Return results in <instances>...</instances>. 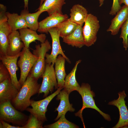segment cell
<instances>
[{"label":"cell","mask_w":128,"mask_h":128,"mask_svg":"<svg viewBox=\"0 0 128 128\" xmlns=\"http://www.w3.org/2000/svg\"><path fill=\"white\" fill-rule=\"evenodd\" d=\"M38 79L29 73L16 96L11 102L17 110L22 112L30 106L31 97L38 93L41 86L38 82Z\"/></svg>","instance_id":"1"},{"label":"cell","mask_w":128,"mask_h":128,"mask_svg":"<svg viewBox=\"0 0 128 128\" xmlns=\"http://www.w3.org/2000/svg\"><path fill=\"white\" fill-rule=\"evenodd\" d=\"M29 117L16 109L10 101L0 104V120L22 126L27 123Z\"/></svg>","instance_id":"2"},{"label":"cell","mask_w":128,"mask_h":128,"mask_svg":"<svg viewBox=\"0 0 128 128\" xmlns=\"http://www.w3.org/2000/svg\"><path fill=\"white\" fill-rule=\"evenodd\" d=\"M81 96L82 100V106L81 109L75 114L76 116L80 118L85 127L82 116L83 110L86 108L95 110L101 114L104 119L109 121L111 120L110 115L102 111L96 106L93 98L94 93L91 90L90 86L88 83H83L78 91Z\"/></svg>","instance_id":"3"},{"label":"cell","mask_w":128,"mask_h":128,"mask_svg":"<svg viewBox=\"0 0 128 128\" xmlns=\"http://www.w3.org/2000/svg\"><path fill=\"white\" fill-rule=\"evenodd\" d=\"M35 49L32 53L37 57V59L31 69L29 73L32 76L38 79L42 77L46 67L45 55L51 49V46L47 39L40 45H36Z\"/></svg>","instance_id":"4"},{"label":"cell","mask_w":128,"mask_h":128,"mask_svg":"<svg viewBox=\"0 0 128 128\" xmlns=\"http://www.w3.org/2000/svg\"><path fill=\"white\" fill-rule=\"evenodd\" d=\"M22 50L17 63L18 66L19 68L20 71L18 81L22 86L37 59V57L31 52L29 48L24 47Z\"/></svg>","instance_id":"5"},{"label":"cell","mask_w":128,"mask_h":128,"mask_svg":"<svg viewBox=\"0 0 128 128\" xmlns=\"http://www.w3.org/2000/svg\"><path fill=\"white\" fill-rule=\"evenodd\" d=\"M63 88L62 87H59L54 92L43 100L37 101L31 100L30 106L32 108L28 107L26 110L43 123L47 121L46 113L47 110V108L48 105L52 99Z\"/></svg>","instance_id":"6"},{"label":"cell","mask_w":128,"mask_h":128,"mask_svg":"<svg viewBox=\"0 0 128 128\" xmlns=\"http://www.w3.org/2000/svg\"><path fill=\"white\" fill-rule=\"evenodd\" d=\"M84 23L82 32L85 45L89 47L94 44L96 41L97 35L100 27L99 21L96 17L89 14Z\"/></svg>","instance_id":"7"},{"label":"cell","mask_w":128,"mask_h":128,"mask_svg":"<svg viewBox=\"0 0 128 128\" xmlns=\"http://www.w3.org/2000/svg\"><path fill=\"white\" fill-rule=\"evenodd\" d=\"M54 64H46L45 71L42 75L43 80L38 93H43L44 97L52 93L55 88H58Z\"/></svg>","instance_id":"8"},{"label":"cell","mask_w":128,"mask_h":128,"mask_svg":"<svg viewBox=\"0 0 128 128\" xmlns=\"http://www.w3.org/2000/svg\"><path fill=\"white\" fill-rule=\"evenodd\" d=\"M52 40V50L50 54L46 53L45 55L46 64H55L58 55H61L69 63L71 61L64 53L61 48L59 40V32L56 27H53L49 31Z\"/></svg>","instance_id":"9"},{"label":"cell","mask_w":128,"mask_h":128,"mask_svg":"<svg viewBox=\"0 0 128 128\" xmlns=\"http://www.w3.org/2000/svg\"><path fill=\"white\" fill-rule=\"evenodd\" d=\"M118 94V99L110 102L108 104L116 107L119 113L118 122L112 128H128V110L125 100L126 95L124 90L119 92Z\"/></svg>","instance_id":"10"},{"label":"cell","mask_w":128,"mask_h":128,"mask_svg":"<svg viewBox=\"0 0 128 128\" xmlns=\"http://www.w3.org/2000/svg\"><path fill=\"white\" fill-rule=\"evenodd\" d=\"M21 53V51L18 54L12 56L0 55V60L8 71L12 84L19 91L22 86L18 80L16 73L18 70L17 60Z\"/></svg>","instance_id":"11"},{"label":"cell","mask_w":128,"mask_h":128,"mask_svg":"<svg viewBox=\"0 0 128 128\" xmlns=\"http://www.w3.org/2000/svg\"><path fill=\"white\" fill-rule=\"evenodd\" d=\"M68 18V15L66 14L55 13L39 22L37 31L40 33L48 34L50 29L57 27Z\"/></svg>","instance_id":"12"},{"label":"cell","mask_w":128,"mask_h":128,"mask_svg":"<svg viewBox=\"0 0 128 128\" xmlns=\"http://www.w3.org/2000/svg\"><path fill=\"white\" fill-rule=\"evenodd\" d=\"M19 91L12 84L11 78L0 83V104L7 101L11 102Z\"/></svg>","instance_id":"13"},{"label":"cell","mask_w":128,"mask_h":128,"mask_svg":"<svg viewBox=\"0 0 128 128\" xmlns=\"http://www.w3.org/2000/svg\"><path fill=\"white\" fill-rule=\"evenodd\" d=\"M128 17V6L124 5L116 14L111 21V23L107 32H110L113 35L118 34L120 28Z\"/></svg>","instance_id":"14"},{"label":"cell","mask_w":128,"mask_h":128,"mask_svg":"<svg viewBox=\"0 0 128 128\" xmlns=\"http://www.w3.org/2000/svg\"><path fill=\"white\" fill-rule=\"evenodd\" d=\"M36 31L28 28L19 30L21 39L25 48H29L30 44L36 40L40 41L41 43L44 42L46 40V36L45 34H38Z\"/></svg>","instance_id":"15"},{"label":"cell","mask_w":128,"mask_h":128,"mask_svg":"<svg viewBox=\"0 0 128 128\" xmlns=\"http://www.w3.org/2000/svg\"><path fill=\"white\" fill-rule=\"evenodd\" d=\"M25 47L21 39L19 32L13 31L9 37V45L7 55L10 56L15 55L20 53Z\"/></svg>","instance_id":"16"},{"label":"cell","mask_w":128,"mask_h":128,"mask_svg":"<svg viewBox=\"0 0 128 128\" xmlns=\"http://www.w3.org/2000/svg\"><path fill=\"white\" fill-rule=\"evenodd\" d=\"M69 94L67 91L64 89L60 91L57 95L56 99L60 100L59 106L56 109L58 112V114L55 120L58 119L63 114H66L68 111L73 112L75 110V109L72 107V105L70 104L69 100Z\"/></svg>","instance_id":"17"},{"label":"cell","mask_w":128,"mask_h":128,"mask_svg":"<svg viewBox=\"0 0 128 128\" xmlns=\"http://www.w3.org/2000/svg\"><path fill=\"white\" fill-rule=\"evenodd\" d=\"M82 26L78 25L74 31L63 38V41L69 45L81 48L85 45Z\"/></svg>","instance_id":"18"},{"label":"cell","mask_w":128,"mask_h":128,"mask_svg":"<svg viewBox=\"0 0 128 128\" xmlns=\"http://www.w3.org/2000/svg\"><path fill=\"white\" fill-rule=\"evenodd\" d=\"M12 31L7 21L0 23V55H7L9 37Z\"/></svg>","instance_id":"19"},{"label":"cell","mask_w":128,"mask_h":128,"mask_svg":"<svg viewBox=\"0 0 128 128\" xmlns=\"http://www.w3.org/2000/svg\"><path fill=\"white\" fill-rule=\"evenodd\" d=\"M65 0H45L37 9L42 12H47L49 16L56 13L63 14L62 10Z\"/></svg>","instance_id":"20"},{"label":"cell","mask_w":128,"mask_h":128,"mask_svg":"<svg viewBox=\"0 0 128 128\" xmlns=\"http://www.w3.org/2000/svg\"><path fill=\"white\" fill-rule=\"evenodd\" d=\"M69 20L78 25L82 26L88 14L87 9L79 4L73 5L70 10Z\"/></svg>","instance_id":"21"},{"label":"cell","mask_w":128,"mask_h":128,"mask_svg":"<svg viewBox=\"0 0 128 128\" xmlns=\"http://www.w3.org/2000/svg\"><path fill=\"white\" fill-rule=\"evenodd\" d=\"M81 61V60H79L76 62L71 71L65 78L63 88L69 94L74 91H78L80 87L76 81L75 75L78 66Z\"/></svg>","instance_id":"22"},{"label":"cell","mask_w":128,"mask_h":128,"mask_svg":"<svg viewBox=\"0 0 128 128\" xmlns=\"http://www.w3.org/2000/svg\"><path fill=\"white\" fill-rule=\"evenodd\" d=\"M65 59L61 55L58 56L55 64V71L58 88H63L66 76L65 67Z\"/></svg>","instance_id":"23"},{"label":"cell","mask_w":128,"mask_h":128,"mask_svg":"<svg viewBox=\"0 0 128 128\" xmlns=\"http://www.w3.org/2000/svg\"><path fill=\"white\" fill-rule=\"evenodd\" d=\"M42 13V11L38 10L36 12L31 13L29 12L28 9H24L21 11L20 15L25 19L27 28L36 31L39 27L38 19Z\"/></svg>","instance_id":"24"},{"label":"cell","mask_w":128,"mask_h":128,"mask_svg":"<svg viewBox=\"0 0 128 128\" xmlns=\"http://www.w3.org/2000/svg\"><path fill=\"white\" fill-rule=\"evenodd\" d=\"M7 22L13 31L27 28L24 18L17 13L7 12Z\"/></svg>","instance_id":"25"},{"label":"cell","mask_w":128,"mask_h":128,"mask_svg":"<svg viewBox=\"0 0 128 128\" xmlns=\"http://www.w3.org/2000/svg\"><path fill=\"white\" fill-rule=\"evenodd\" d=\"M78 25L70 21L69 18L61 23L56 27L59 32L60 37L63 38L73 32Z\"/></svg>","instance_id":"26"},{"label":"cell","mask_w":128,"mask_h":128,"mask_svg":"<svg viewBox=\"0 0 128 128\" xmlns=\"http://www.w3.org/2000/svg\"><path fill=\"white\" fill-rule=\"evenodd\" d=\"M65 114H62L56 122L43 127L46 128H78L79 127L68 121L65 118Z\"/></svg>","instance_id":"27"},{"label":"cell","mask_w":128,"mask_h":128,"mask_svg":"<svg viewBox=\"0 0 128 128\" xmlns=\"http://www.w3.org/2000/svg\"><path fill=\"white\" fill-rule=\"evenodd\" d=\"M43 123L31 114L27 123L22 127V128H44L43 127Z\"/></svg>","instance_id":"28"},{"label":"cell","mask_w":128,"mask_h":128,"mask_svg":"<svg viewBox=\"0 0 128 128\" xmlns=\"http://www.w3.org/2000/svg\"><path fill=\"white\" fill-rule=\"evenodd\" d=\"M121 28V31L120 38H122L123 47L126 50L128 48V17Z\"/></svg>","instance_id":"29"},{"label":"cell","mask_w":128,"mask_h":128,"mask_svg":"<svg viewBox=\"0 0 128 128\" xmlns=\"http://www.w3.org/2000/svg\"><path fill=\"white\" fill-rule=\"evenodd\" d=\"M11 78L8 69L2 63H0V83Z\"/></svg>","instance_id":"30"},{"label":"cell","mask_w":128,"mask_h":128,"mask_svg":"<svg viewBox=\"0 0 128 128\" xmlns=\"http://www.w3.org/2000/svg\"><path fill=\"white\" fill-rule=\"evenodd\" d=\"M121 7L119 4V0H113V3L109 14L112 15H115Z\"/></svg>","instance_id":"31"},{"label":"cell","mask_w":128,"mask_h":128,"mask_svg":"<svg viewBox=\"0 0 128 128\" xmlns=\"http://www.w3.org/2000/svg\"><path fill=\"white\" fill-rule=\"evenodd\" d=\"M7 8L4 5L0 4V23L7 21Z\"/></svg>","instance_id":"32"},{"label":"cell","mask_w":128,"mask_h":128,"mask_svg":"<svg viewBox=\"0 0 128 128\" xmlns=\"http://www.w3.org/2000/svg\"><path fill=\"white\" fill-rule=\"evenodd\" d=\"M0 120V128H22V126L12 125L3 120Z\"/></svg>","instance_id":"33"},{"label":"cell","mask_w":128,"mask_h":128,"mask_svg":"<svg viewBox=\"0 0 128 128\" xmlns=\"http://www.w3.org/2000/svg\"><path fill=\"white\" fill-rule=\"evenodd\" d=\"M120 5L124 3L125 5L128 6V0H119Z\"/></svg>","instance_id":"34"},{"label":"cell","mask_w":128,"mask_h":128,"mask_svg":"<svg viewBox=\"0 0 128 128\" xmlns=\"http://www.w3.org/2000/svg\"><path fill=\"white\" fill-rule=\"evenodd\" d=\"M24 3V9H28V2L29 0H23Z\"/></svg>","instance_id":"35"},{"label":"cell","mask_w":128,"mask_h":128,"mask_svg":"<svg viewBox=\"0 0 128 128\" xmlns=\"http://www.w3.org/2000/svg\"><path fill=\"white\" fill-rule=\"evenodd\" d=\"M99 6H101L103 4L104 1V0H99Z\"/></svg>","instance_id":"36"},{"label":"cell","mask_w":128,"mask_h":128,"mask_svg":"<svg viewBox=\"0 0 128 128\" xmlns=\"http://www.w3.org/2000/svg\"><path fill=\"white\" fill-rule=\"evenodd\" d=\"M45 0H40V6H41V5L43 3L44 1Z\"/></svg>","instance_id":"37"}]
</instances>
